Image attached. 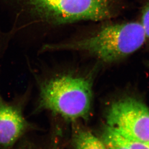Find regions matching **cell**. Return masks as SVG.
<instances>
[{
    "label": "cell",
    "instance_id": "cell-1",
    "mask_svg": "<svg viewBox=\"0 0 149 149\" xmlns=\"http://www.w3.org/2000/svg\"><path fill=\"white\" fill-rule=\"evenodd\" d=\"M38 86L37 110L69 121L87 117L93 96L88 79L69 74L48 75L40 80Z\"/></svg>",
    "mask_w": 149,
    "mask_h": 149
},
{
    "label": "cell",
    "instance_id": "cell-2",
    "mask_svg": "<svg viewBox=\"0 0 149 149\" xmlns=\"http://www.w3.org/2000/svg\"><path fill=\"white\" fill-rule=\"evenodd\" d=\"M146 37L140 22L106 26L90 37L61 44L45 45L44 51H83L106 63L122 59L138 51Z\"/></svg>",
    "mask_w": 149,
    "mask_h": 149
},
{
    "label": "cell",
    "instance_id": "cell-3",
    "mask_svg": "<svg viewBox=\"0 0 149 149\" xmlns=\"http://www.w3.org/2000/svg\"><path fill=\"white\" fill-rule=\"evenodd\" d=\"M111 0H51L36 15L56 25L81 20L100 21L111 16Z\"/></svg>",
    "mask_w": 149,
    "mask_h": 149
},
{
    "label": "cell",
    "instance_id": "cell-4",
    "mask_svg": "<svg viewBox=\"0 0 149 149\" xmlns=\"http://www.w3.org/2000/svg\"><path fill=\"white\" fill-rule=\"evenodd\" d=\"M107 126L134 139L149 142V108L134 97L114 102L107 113Z\"/></svg>",
    "mask_w": 149,
    "mask_h": 149
},
{
    "label": "cell",
    "instance_id": "cell-5",
    "mask_svg": "<svg viewBox=\"0 0 149 149\" xmlns=\"http://www.w3.org/2000/svg\"><path fill=\"white\" fill-rule=\"evenodd\" d=\"M35 128L24 116L22 98L6 101L0 93V149H14L24 135Z\"/></svg>",
    "mask_w": 149,
    "mask_h": 149
},
{
    "label": "cell",
    "instance_id": "cell-6",
    "mask_svg": "<svg viewBox=\"0 0 149 149\" xmlns=\"http://www.w3.org/2000/svg\"><path fill=\"white\" fill-rule=\"evenodd\" d=\"M74 149H107L102 139L87 130L75 131L72 138Z\"/></svg>",
    "mask_w": 149,
    "mask_h": 149
},
{
    "label": "cell",
    "instance_id": "cell-7",
    "mask_svg": "<svg viewBox=\"0 0 149 149\" xmlns=\"http://www.w3.org/2000/svg\"><path fill=\"white\" fill-rule=\"evenodd\" d=\"M103 132L128 149H149V142H145L130 138L108 126Z\"/></svg>",
    "mask_w": 149,
    "mask_h": 149
},
{
    "label": "cell",
    "instance_id": "cell-8",
    "mask_svg": "<svg viewBox=\"0 0 149 149\" xmlns=\"http://www.w3.org/2000/svg\"><path fill=\"white\" fill-rule=\"evenodd\" d=\"M141 22L147 39H149V0H147L142 9Z\"/></svg>",
    "mask_w": 149,
    "mask_h": 149
},
{
    "label": "cell",
    "instance_id": "cell-9",
    "mask_svg": "<svg viewBox=\"0 0 149 149\" xmlns=\"http://www.w3.org/2000/svg\"><path fill=\"white\" fill-rule=\"evenodd\" d=\"M107 149H128L111 138L105 133H103L102 138Z\"/></svg>",
    "mask_w": 149,
    "mask_h": 149
},
{
    "label": "cell",
    "instance_id": "cell-10",
    "mask_svg": "<svg viewBox=\"0 0 149 149\" xmlns=\"http://www.w3.org/2000/svg\"><path fill=\"white\" fill-rule=\"evenodd\" d=\"M31 9L38 8L45 4L50 0H28Z\"/></svg>",
    "mask_w": 149,
    "mask_h": 149
}]
</instances>
